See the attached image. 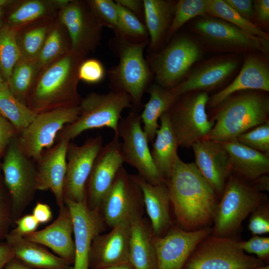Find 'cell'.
<instances>
[{
	"label": "cell",
	"instance_id": "obj_1",
	"mask_svg": "<svg viewBox=\"0 0 269 269\" xmlns=\"http://www.w3.org/2000/svg\"><path fill=\"white\" fill-rule=\"evenodd\" d=\"M165 183L178 226L189 231L212 227L219 199L194 162L179 157Z\"/></svg>",
	"mask_w": 269,
	"mask_h": 269
},
{
	"label": "cell",
	"instance_id": "obj_2",
	"mask_svg": "<svg viewBox=\"0 0 269 269\" xmlns=\"http://www.w3.org/2000/svg\"><path fill=\"white\" fill-rule=\"evenodd\" d=\"M85 57L71 50L41 69L26 100L36 114L77 106L82 98L78 92V69Z\"/></svg>",
	"mask_w": 269,
	"mask_h": 269
},
{
	"label": "cell",
	"instance_id": "obj_3",
	"mask_svg": "<svg viewBox=\"0 0 269 269\" xmlns=\"http://www.w3.org/2000/svg\"><path fill=\"white\" fill-rule=\"evenodd\" d=\"M264 92L247 90L229 97L217 107L214 125L204 139L219 142L235 139L268 121L269 99Z\"/></svg>",
	"mask_w": 269,
	"mask_h": 269
},
{
	"label": "cell",
	"instance_id": "obj_4",
	"mask_svg": "<svg viewBox=\"0 0 269 269\" xmlns=\"http://www.w3.org/2000/svg\"><path fill=\"white\" fill-rule=\"evenodd\" d=\"M268 202L267 195L257 190L252 183L231 173L216 209L211 235L236 237L246 218Z\"/></svg>",
	"mask_w": 269,
	"mask_h": 269
},
{
	"label": "cell",
	"instance_id": "obj_5",
	"mask_svg": "<svg viewBox=\"0 0 269 269\" xmlns=\"http://www.w3.org/2000/svg\"><path fill=\"white\" fill-rule=\"evenodd\" d=\"M79 106L77 118L64 127L55 141H70L84 131L104 127L111 129L116 134L122 113L132 105L128 94L112 90L106 94L91 93L82 98Z\"/></svg>",
	"mask_w": 269,
	"mask_h": 269
},
{
	"label": "cell",
	"instance_id": "obj_6",
	"mask_svg": "<svg viewBox=\"0 0 269 269\" xmlns=\"http://www.w3.org/2000/svg\"><path fill=\"white\" fill-rule=\"evenodd\" d=\"M115 43L119 56L118 65L108 71L112 90L128 94L132 105L141 107L144 92L149 85L153 73L143 56V50L148 41L135 43L116 37Z\"/></svg>",
	"mask_w": 269,
	"mask_h": 269
},
{
	"label": "cell",
	"instance_id": "obj_7",
	"mask_svg": "<svg viewBox=\"0 0 269 269\" xmlns=\"http://www.w3.org/2000/svg\"><path fill=\"white\" fill-rule=\"evenodd\" d=\"M191 29L200 38L203 47L212 51L236 53L259 51L267 54L269 51V41L207 14L197 17L192 23Z\"/></svg>",
	"mask_w": 269,
	"mask_h": 269
},
{
	"label": "cell",
	"instance_id": "obj_8",
	"mask_svg": "<svg viewBox=\"0 0 269 269\" xmlns=\"http://www.w3.org/2000/svg\"><path fill=\"white\" fill-rule=\"evenodd\" d=\"M203 54L202 46L195 39L180 35L161 51L150 55L148 63L157 84L170 90L184 80Z\"/></svg>",
	"mask_w": 269,
	"mask_h": 269
},
{
	"label": "cell",
	"instance_id": "obj_9",
	"mask_svg": "<svg viewBox=\"0 0 269 269\" xmlns=\"http://www.w3.org/2000/svg\"><path fill=\"white\" fill-rule=\"evenodd\" d=\"M236 237L209 235L196 246L183 269H249L266 265L247 255Z\"/></svg>",
	"mask_w": 269,
	"mask_h": 269
},
{
	"label": "cell",
	"instance_id": "obj_10",
	"mask_svg": "<svg viewBox=\"0 0 269 269\" xmlns=\"http://www.w3.org/2000/svg\"><path fill=\"white\" fill-rule=\"evenodd\" d=\"M209 99L207 92H193L179 96L171 106L168 112L179 146L191 147L212 130L214 121L206 111Z\"/></svg>",
	"mask_w": 269,
	"mask_h": 269
},
{
	"label": "cell",
	"instance_id": "obj_11",
	"mask_svg": "<svg viewBox=\"0 0 269 269\" xmlns=\"http://www.w3.org/2000/svg\"><path fill=\"white\" fill-rule=\"evenodd\" d=\"M80 111L79 105L38 114L15 138L18 148L25 156L37 162L44 150L53 145L64 127L77 118Z\"/></svg>",
	"mask_w": 269,
	"mask_h": 269
},
{
	"label": "cell",
	"instance_id": "obj_12",
	"mask_svg": "<svg viewBox=\"0 0 269 269\" xmlns=\"http://www.w3.org/2000/svg\"><path fill=\"white\" fill-rule=\"evenodd\" d=\"M141 124L140 115L135 111H131L119 122L116 135L122 139L121 151L124 161L135 168L138 174L149 183H165V180L153 162L149 142Z\"/></svg>",
	"mask_w": 269,
	"mask_h": 269
},
{
	"label": "cell",
	"instance_id": "obj_13",
	"mask_svg": "<svg viewBox=\"0 0 269 269\" xmlns=\"http://www.w3.org/2000/svg\"><path fill=\"white\" fill-rule=\"evenodd\" d=\"M18 148L15 139L7 146L1 169L9 192L13 213H22L37 190L36 165Z\"/></svg>",
	"mask_w": 269,
	"mask_h": 269
},
{
	"label": "cell",
	"instance_id": "obj_14",
	"mask_svg": "<svg viewBox=\"0 0 269 269\" xmlns=\"http://www.w3.org/2000/svg\"><path fill=\"white\" fill-rule=\"evenodd\" d=\"M143 206L140 187L122 166L100 206L105 224L112 228L124 221L142 216Z\"/></svg>",
	"mask_w": 269,
	"mask_h": 269
},
{
	"label": "cell",
	"instance_id": "obj_15",
	"mask_svg": "<svg viewBox=\"0 0 269 269\" xmlns=\"http://www.w3.org/2000/svg\"><path fill=\"white\" fill-rule=\"evenodd\" d=\"M103 143L101 135L88 137L80 145L69 142L63 187L64 198L75 202L86 199V184Z\"/></svg>",
	"mask_w": 269,
	"mask_h": 269
},
{
	"label": "cell",
	"instance_id": "obj_16",
	"mask_svg": "<svg viewBox=\"0 0 269 269\" xmlns=\"http://www.w3.org/2000/svg\"><path fill=\"white\" fill-rule=\"evenodd\" d=\"M58 18L67 30L71 51L86 57L98 45L103 26L86 1L71 0Z\"/></svg>",
	"mask_w": 269,
	"mask_h": 269
},
{
	"label": "cell",
	"instance_id": "obj_17",
	"mask_svg": "<svg viewBox=\"0 0 269 269\" xmlns=\"http://www.w3.org/2000/svg\"><path fill=\"white\" fill-rule=\"evenodd\" d=\"M212 232V227L189 231L173 225L162 237L153 234L157 269H183L196 246Z\"/></svg>",
	"mask_w": 269,
	"mask_h": 269
},
{
	"label": "cell",
	"instance_id": "obj_18",
	"mask_svg": "<svg viewBox=\"0 0 269 269\" xmlns=\"http://www.w3.org/2000/svg\"><path fill=\"white\" fill-rule=\"evenodd\" d=\"M124 163L121 141L114 134L98 154L86 184V200L90 209L99 211L104 197Z\"/></svg>",
	"mask_w": 269,
	"mask_h": 269
},
{
	"label": "cell",
	"instance_id": "obj_19",
	"mask_svg": "<svg viewBox=\"0 0 269 269\" xmlns=\"http://www.w3.org/2000/svg\"><path fill=\"white\" fill-rule=\"evenodd\" d=\"M64 202L73 223L75 256L72 269H89L92 242L102 232L105 224L100 211L90 209L86 199L75 202L64 198Z\"/></svg>",
	"mask_w": 269,
	"mask_h": 269
},
{
	"label": "cell",
	"instance_id": "obj_20",
	"mask_svg": "<svg viewBox=\"0 0 269 269\" xmlns=\"http://www.w3.org/2000/svg\"><path fill=\"white\" fill-rule=\"evenodd\" d=\"M193 148L196 167L219 199L232 173L228 153L221 142L203 139L194 143Z\"/></svg>",
	"mask_w": 269,
	"mask_h": 269
},
{
	"label": "cell",
	"instance_id": "obj_21",
	"mask_svg": "<svg viewBox=\"0 0 269 269\" xmlns=\"http://www.w3.org/2000/svg\"><path fill=\"white\" fill-rule=\"evenodd\" d=\"M239 63L237 57L231 54L208 59L196 67L170 90L177 97L193 92H207L223 83L238 68Z\"/></svg>",
	"mask_w": 269,
	"mask_h": 269
},
{
	"label": "cell",
	"instance_id": "obj_22",
	"mask_svg": "<svg viewBox=\"0 0 269 269\" xmlns=\"http://www.w3.org/2000/svg\"><path fill=\"white\" fill-rule=\"evenodd\" d=\"M130 221H124L94 239L89 256V266L94 269L129 262Z\"/></svg>",
	"mask_w": 269,
	"mask_h": 269
},
{
	"label": "cell",
	"instance_id": "obj_23",
	"mask_svg": "<svg viewBox=\"0 0 269 269\" xmlns=\"http://www.w3.org/2000/svg\"><path fill=\"white\" fill-rule=\"evenodd\" d=\"M239 74L229 85L213 95L207 105L216 108L231 95L247 90L269 91V66L263 55L246 53Z\"/></svg>",
	"mask_w": 269,
	"mask_h": 269
},
{
	"label": "cell",
	"instance_id": "obj_24",
	"mask_svg": "<svg viewBox=\"0 0 269 269\" xmlns=\"http://www.w3.org/2000/svg\"><path fill=\"white\" fill-rule=\"evenodd\" d=\"M69 141L61 140L43 152L36 162V188L50 190L60 208L65 205L63 187L66 171V154Z\"/></svg>",
	"mask_w": 269,
	"mask_h": 269
},
{
	"label": "cell",
	"instance_id": "obj_25",
	"mask_svg": "<svg viewBox=\"0 0 269 269\" xmlns=\"http://www.w3.org/2000/svg\"><path fill=\"white\" fill-rule=\"evenodd\" d=\"M73 223L68 206L60 208L57 218L45 228L26 235L29 241L47 247L69 264L73 263L75 247Z\"/></svg>",
	"mask_w": 269,
	"mask_h": 269
},
{
	"label": "cell",
	"instance_id": "obj_26",
	"mask_svg": "<svg viewBox=\"0 0 269 269\" xmlns=\"http://www.w3.org/2000/svg\"><path fill=\"white\" fill-rule=\"evenodd\" d=\"M130 176L141 190L144 206L154 235L164 236L173 225L169 193L165 182L152 185L138 174Z\"/></svg>",
	"mask_w": 269,
	"mask_h": 269
},
{
	"label": "cell",
	"instance_id": "obj_27",
	"mask_svg": "<svg viewBox=\"0 0 269 269\" xmlns=\"http://www.w3.org/2000/svg\"><path fill=\"white\" fill-rule=\"evenodd\" d=\"M221 143L228 153L232 173L250 182L268 174L269 155L239 142L236 138Z\"/></svg>",
	"mask_w": 269,
	"mask_h": 269
},
{
	"label": "cell",
	"instance_id": "obj_28",
	"mask_svg": "<svg viewBox=\"0 0 269 269\" xmlns=\"http://www.w3.org/2000/svg\"><path fill=\"white\" fill-rule=\"evenodd\" d=\"M7 244L12 248L15 258L33 269H72L70 264L54 255L41 245L23 237L10 233Z\"/></svg>",
	"mask_w": 269,
	"mask_h": 269
},
{
	"label": "cell",
	"instance_id": "obj_29",
	"mask_svg": "<svg viewBox=\"0 0 269 269\" xmlns=\"http://www.w3.org/2000/svg\"><path fill=\"white\" fill-rule=\"evenodd\" d=\"M160 124L153 141L150 153L156 169L165 180L169 178L177 159L178 141L173 131L169 112L159 118Z\"/></svg>",
	"mask_w": 269,
	"mask_h": 269
},
{
	"label": "cell",
	"instance_id": "obj_30",
	"mask_svg": "<svg viewBox=\"0 0 269 269\" xmlns=\"http://www.w3.org/2000/svg\"><path fill=\"white\" fill-rule=\"evenodd\" d=\"M129 262L134 269H157V259L152 238L153 235L142 216L130 220Z\"/></svg>",
	"mask_w": 269,
	"mask_h": 269
},
{
	"label": "cell",
	"instance_id": "obj_31",
	"mask_svg": "<svg viewBox=\"0 0 269 269\" xmlns=\"http://www.w3.org/2000/svg\"><path fill=\"white\" fill-rule=\"evenodd\" d=\"M144 22L149 36V49L154 51L166 38L172 22L176 1L143 0Z\"/></svg>",
	"mask_w": 269,
	"mask_h": 269
},
{
	"label": "cell",
	"instance_id": "obj_32",
	"mask_svg": "<svg viewBox=\"0 0 269 269\" xmlns=\"http://www.w3.org/2000/svg\"><path fill=\"white\" fill-rule=\"evenodd\" d=\"M149 98L144 105L140 115L143 130L148 142H153L159 127L158 119L164 113L169 111L178 98L170 90L154 84L148 89Z\"/></svg>",
	"mask_w": 269,
	"mask_h": 269
},
{
	"label": "cell",
	"instance_id": "obj_33",
	"mask_svg": "<svg viewBox=\"0 0 269 269\" xmlns=\"http://www.w3.org/2000/svg\"><path fill=\"white\" fill-rule=\"evenodd\" d=\"M56 10L53 0H25L9 14L6 24L18 30L39 21L55 17Z\"/></svg>",
	"mask_w": 269,
	"mask_h": 269
},
{
	"label": "cell",
	"instance_id": "obj_34",
	"mask_svg": "<svg viewBox=\"0 0 269 269\" xmlns=\"http://www.w3.org/2000/svg\"><path fill=\"white\" fill-rule=\"evenodd\" d=\"M0 115L12 125L18 134L37 114L16 99L4 81L0 84Z\"/></svg>",
	"mask_w": 269,
	"mask_h": 269
},
{
	"label": "cell",
	"instance_id": "obj_35",
	"mask_svg": "<svg viewBox=\"0 0 269 269\" xmlns=\"http://www.w3.org/2000/svg\"><path fill=\"white\" fill-rule=\"evenodd\" d=\"M54 18L42 20L18 30L17 40L20 58H36L55 20Z\"/></svg>",
	"mask_w": 269,
	"mask_h": 269
},
{
	"label": "cell",
	"instance_id": "obj_36",
	"mask_svg": "<svg viewBox=\"0 0 269 269\" xmlns=\"http://www.w3.org/2000/svg\"><path fill=\"white\" fill-rule=\"evenodd\" d=\"M70 50V41L67 30L57 18L55 20L36 58L40 70Z\"/></svg>",
	"mask_w": 269,
	"mask_h": 269
},
{
	"label": "cell",
	"instance_id": "obj_37",
	"mask_svg": "<svg viewBox=\"0 0 269 269\" xmlns=\"http://www.w3.org/2000/svg\"><path fill=\"white\" fill-rule=\"evenodd\" d=\"M40 71L36 58H20L7 81L13 95L25 105L28 94Z\"/></svg>",
	"mask_w": 269,
	"mask_h": 269
},
{
	"label": "cell",
	"instance_id": "obj_38",
	"mask_svg": "<svg viewBox=\"0 0 269 269\" xmlns=\"http://www.w3.org/2000/svg\"><path fill=\"white\" fill-rule=\"evenodd\" d=\"M228 21L247 33L269 41V35L257 24L238 13L225 0H210L207 14Z\"/></svg>",
	"mask_w": 269,
	"mask_h": 269
},
{
	"label": "cell",
	"instance_id": "obj_39",
	"mask_svg": "<svg viewBox=\"0 0 269 269\" xmlns=\"http://www.w3.org/2000/svg\"><path fill=\"white\" fill-rule=\"evenodd\" d=\"M18 29L5 24L0 28V72L7 82L20 58L17 35Z\"/></svg>",
	"mask_w": 269,
	"mask_h": 269
},
{
	"label": "cell",
	"instance_id": "obj_40",
	"mask_svg": "<svg viewBox=\"0 0 269 269\" xmlns=\"http://www.w3.org/2000/svg\"><path fill=\"white\" fill-rule=\"evenodd\" d=\"M210 0H179L176 2L173 17L167 32L168 42L175 33L193 18L207 14Z\"/></svg>",
	"mask_w": 269,
	"mask_h": 269
},
{
	"label": "cell",
	"instance_id": "obj_41",
	"mask_svg": "<svg viewBox=\"0 0 269 269\" xmlns=\"http://www.w3.org/2000/svg\"><path fill=\"white\" fill-rule=\"evenodd\" d=\"M116 2L120 27L119 35L116 37L135 43L148 41V33L144 23L131 11Z\"/></svg>",
	"mask_w": 269,
	"mask_h": 269
},
{
	"label": "cell",
	"instance_id": "obj_42",
	"mask_svg": "<svg viewBox=\"0 0 269 269\" xmlns=\"http://www.w3.org/2000/svg\"><path fill=\"white\" fill-rule=\"evenodd\" d=\"M89 8L102 25L114 30L116 37L119 34V18L117 3L112 0L86 1Z\"/></svg>",
	"mask_w": 269,
	"mask_h": 269
},
{
	"label": "cell",
	"instance_id": "obj_43",
	"mask_svg": "<svg viewBox=\"0 0 269 269\" xmlns=\"http://www.w3.org/2000/svg\"><path fill=\"white\" fill-rule=\"evenodd\" d=\"M236 139L239 142L269 155V121L240 134Z\"/></svg>",
	"mask_w": 269,
	"mask_h": 269
},
{
	"label": "cell",
	"instance_id": "obj_44",
	"mask_svg": "<svg viewBox=\"0 0 269 269\" xmlns=\"http://www.w3.org/2000/svg\"><path fill=\"white\" fill-rule=\"evenodd\" d=\"M78 74L80 80L88 84H96L104 79L106 71L103 64L99 60L85 59L79 66Z\"/></svg>",
	"mask_w": 269,
	"mask_h": 269
},
{
	"label": "cell",
	"instance_id": "obj_45",
	"mask_svg": "<svg viewBox=\"0 0 269 269\" xmlns=\"http://www.w3.org/2000/svg\"><path fill=\"white\" fill-rule=\"evenodd\" d=\"M250 215L248 227L253 236L269 233V202L258 206Z\"/></svg>",
	"mask_w": 269,
	"mask_h": 269
},
{
	"label": "cell",
	"instance_id": "obj_46",
	"mask_svg": "<svg viewBox=\"0 0 269 269\" xmlns=\"http://www.w3.org/2000/svg\"><path fill=\"white\" fill-rule=\"evenodd\" d=\"M240 245L245 252L255 254L258 259L264 263L269 261V237L253 236L247 241H241Z\"/></svg>",
	"mask_w": 269,
	"mask_h": 269
},
{
	"label": "cell",
	"instance_id": "obj_47",
	"mask_svg": "<svg viewBox=\"0 0 269 269\" xmlns=\"http://www.w3.org/2000/svg\"><path fill=\"white\" fill-rule=\"evenodd\" d=\"M17 135L18 133L12 125L0 115V151L2 155Z\"/></svg>",
	"mask_w": 269,
	"mask_h": 269
},
{
	"label": "cell",
	"instance_id": "obj_48",
	"mask_svg": "<svg viewBox=\"0 0 269 269\" xmlns=\"http://www.w3.org/2000/svg\"><path fill=\"white\" fill-rule=\"evenodd\" d=\"M15 228L11 233L23 237L36 231L39 223L32 214H27L16 219Z\"/></svg>",
	"mask_w": 269,
	"mask_h": 269
},
{
	"label": "cell",
	"instance_id": "obj_49",
	"mask_svg": "<svg viewBox=\"0 0 269 269\" xmlns=\"http://www.w3.org/2000/svg\"><path fill=\"white\" fill-rule=\"evenodd\" d=\"M225 1L245 18L251 21L254 19L253 0H225Z\"/></svg>",
	"mask_w": 269,
	"mask_h": 269
},
{
	"label": "cell",
	"instance_id": "obj_50",
	"mask_svg": "<svg viewBox=\"0 0 269 269\" xmlns=\"http://www.w3.org/2000/svg\"><path fill=\"white\" fill-rule=\"evenodd\" d=\"M254 18L263 25H268L269 22V0L253 1Z\"/></svg>",
	"mask_w": 269,
	"mask_h": 269
},
{
	"label": "cell",
	"instance_id": "obj_51",
	"mask_svg": "<svg viewBox=\"0 0 269 269\" xmlns=\"http://www.w3.org/2000/svg\"><path fill=\"white\" fill-rule=\"evenodd\" d=\"M116 2L122 5L134 14L142 22H144V5L142 0H116Z\"/></svg>",
	"mask_w": 269,
	"mask_h": 269
},
{
	"label": "cell",
	"instance_id": "obj_52",
	"mask_svg": "<svg viewBox=\"0 0 269 269\" xmlns=\"http://www.w3.org/2000/svg\"><path fill=\"white\" fill-rule=\"evenodd\" d=\"M39 224L49 222L52 218L51 210L45 203L37 202L35 205L32 214Z\"/></svg>",
	"mask_w": 269,
	"mask_h": 269
},
{
	"label": "cell",
	"instance_id": "obj_53",
	"mask_svg": "<svg viewBox=\"0 0 269 269\" xmlns=\"http://www.w3.org/2000/svg\"><path fill=\"white\" fill-rule=\"evenodd\" d=\"M14 258L13 251L7 243L0 245V269H3Z\"/></svg>",
	"mask_w": 269,
	"mask_h": 269
},
{
	"label": "cell",
	"instance_id": "obj_54",
	"mask_svg": "<svg viewBox=\"0 0 269 269\" xmlns=\"http://www.w3.org/2000/svg\"><path fill=\"white\" fill-rule=\"evenodd\" d=\"M9 220V215L3 202L0 189V237L4 232Z\"/></svg>",
	"mask_w": 269,
	"mask_h": 269
},
{
	"label": "cell",
	"instance_id": "obj_55",
	"mask_svg": "<svg viewBox=\"0 0 269 269\" xmlns=\"http://www.w3.org/2000/svg\"><path fill=\"white\" fill-rule=\"evenodd\" d=\"M252 184L258 191L264 192L269 191V176L268 174L263 175L253 181Z\"/></svg>",
	"mask_w": 269,
	"mask_h": 269
},
{
	"label": "cell",
	"instance_id": "obj_56",
	"mask_svg": "<svg viewBox=\"0 0 269 269\" xmlns=\"http://www.w3.org/2000/svg\"><path fill=\"white\" fill-rule=\"evenodd\" d=\"M3 269H33L30 268L16 258H13L4 267Z\"/></svg>",
	"mask_w": 269,
	"mask_h": 269
},
{
	"label": "cell",
	"instance_id": "obj_57",
	"mask_svg": "<svg viewBox=\"0 0 269 269\" xmlns=\"http://www.w3.org/2000/svg\"><path fill=\"white\" fill-rule=\"evenodd\" d=\"M99 269H134L130 262L108 266Z\"/></svg>",
	"mask_w": 269,
	"mask_h": 269
},
{
	"label": "cell",
	"instance_id": "obj_58",
	"mask_svg": "<svg viewBox=\"0 0 269 269\" xmlns=\"http://www.w3.org/2000/svg\"><path fill=\"white\" fill-rule=\"evenodd\" d=\"M15 1L11 0H0V7L2 8V7L11 5L14 3Z\"/></svg>",
	"mask_w": 269,
	"mask_h": 269
},
{
	"label": "cell",
	"instance_id": "obj_59",
	"mask_svg": "<svg viewBox=\"0 0 269 269\" xmlns=\"http://www.w3.org/2000/svg\"><path fill=\"white\" fill-rule=\"evenodd\" d=\"M249 269H269V265H265L261 267H256V268H253Z\"/></svg>",
	"mask_w": 269,
	"mask_h": 269
},
{
	"label": "cell",
	"instance_id": "obj_60",
	"mask_svg": "<svg viewBox=\"0 0 269 269\" xmlns=\"http://www.w3.org/2000/svg\"><path fill=\"white\" fill-rule=\"evenodd\" d=\"M2 8L0 7V28L1 27V16H2Z\"/></svg>",
	"mask_w": 269,
	"mask_h": 269
},
{
	"label": "cell",
	"instance_id": "obj_61",
	"mask_svg": "<svg viewBox=\"0 0 269 269\" xmlns=\"http://www.w3.org/2000/svg\"><path fill=\"white\" fill-rule=\"evenodd\" d=\"M4 80H3L2 77V75L1 74V73L0 72V84L1 83H2V82H3Z\"/></svg>",
	"mask_w": 269,
	"mask_h": 269
},
{
	"label": "cell",
	"instance_id": "obj_62",
	"mask_svg": "<svg viewBox=\"0 0 269 269\" xmlns=\"http://www.w3.org/2000/svg\"><path fill=\"white\" fill-rule=\"evenodd\" d=\"M2 155V154L0 152V157Z\"/></svg>",
	"mask_w": 269,
	"mask_h": 269
}]
</instances>
